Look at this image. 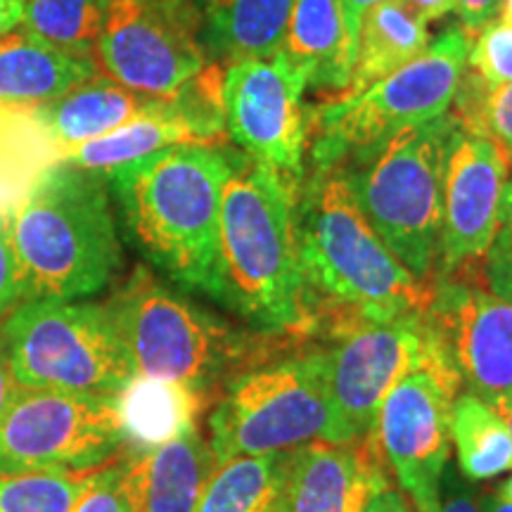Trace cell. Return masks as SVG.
<instances>
[{
  "mask_svg": "<svg viewBox=\"0 0 512 512\" xmlns=\"http://www.w3.org/2000/svg\"><path fill=\"white\" fill-rule=\"evenodd\" d=\"M242 159L230 145H178L105 176L133 249L169 283L221 306V197Z\"/></svg>",
  "mask_w": 512,
  "mask_h": 512,
  "instance_id": "obj_1",
  "label": "cell"
},
{
  "mask_svg": "<svg viewBox=\"0 0 512 512\" xmlns=\"http://www.w3.org/2000/svg\"><path fill=\"white\" fill-rule=\"evenodd\" d=\"M294 235L313 332L335 339L430 304L432 283L415 280L389 252L339 169L306 174L294 202Z\"/></svg>",
  "mask_w": 512,
  "mask_h": 512,
  "instance_id": "obj_2",
  "label": "cell"
},
{
  "mask_svg": "<svg viewBox=\"0 0 512 512\" xmlns=\"http://www.w3.org/2000/svg\"><path fill=\"white\" fill-rule=\"evenodd\" d=\"M19 304L79 302L107 290L124 266L105 176L60 162L8 216Z\"/></svg>",
  "mask_w": 512,
  "mask_h": 512,
  "instance_id": "obj_3",
  "label": "cell"
},
{
  "mask_svg": "<svg viewBox=\"0 0 512 512\" xmlns=\"http://www.w3.org/2000/svg\"><path fill=\"white\" fill-rule=\"evenodd\" d=\"M297 192L242 159L223 185L221 271L226 309L264 335L313 332L294 235Z\"/></svg>",
  "mask_w": 512,
  "mask_h": 512,
  "instance_id": "obj_4",
  "label": "cell"
},
{
  "mask_svg": "<svg viewBox=\"0 0 512 512\" xmlns=\"http://www.w3.org/2000/svg\"><path fill=\"white\" fill-rule=\"evenodd\" d=\"M458 128L448 112L401 128L366 155L335 166L389 252L425 285L439 264L444 169Z\"/></svg>",
  "mask_w": 512,
  "mask_h": 512,
  "instance_id": "obj_5",
  "label": "cell"
},
{
  "mask_svg": "<svg viewBox=\"0 0 512 512\" xmlns=\"http://www.w3.org/2000/svg\"><path fill=\"white\" fill-rule=\"evenodd\" d=\"M114 328L133 358L136 373L176 382L209 396L242 373L256 354V339L207 306L138 266L107 299Z\"/></svg>",
  "mask_w": 512,
  "mask_h": 512,
  "instance_id": "obj_6",
  "label": "cell"
},
{
  "mask_svg": "<svg viewBox=\"0 0 512 512\" xmlns=\"http://www.w3.org/2000/svg\"><path fill=\"white\" fill-rule=\"evenodd\" d=\"M472 36L453 22L422 53L354 98H332L309 114L311 171L366 155L401 128L451 112Z\"/></svg>",
  "mask_w": 512,
  "mask_h": 512,
  "instance_id": "obj_7",
  "label": "cell"
},
{
  "mask_svg": "<svg viewBox=\"0 0 512 512\" xmlns=\"http://www.w3.org/2000/svg\"><path fill=\"white\" fill-rule=\"evenodd\" d=\"M0 351L24 389L117 396L136 366L105 304L22 302L3 318Z\"/></svg>",
  "mask_w": 512,
  "mask_h": 512,
  "instance_id": "obj_8",
  "label": "cell"
},
{
  "mask_svg": "<svg viewBox=\"0 0 512 512\" xmlns=\"http://www.w3.org/2000/svg\"><path fill=\"white\" fill-rule=\"evenodd\" d=\"M328 425V358L325 351H311L230 377L209 415V446L221 465L292 451L323 439Z\"/></svg>",
  "mask_w": 512,
  "mask_h": 512,
  "instance_id": "obj_9",
  "label": "cell"
},
{
  "mask_svg": "<svg viewBox=\"0 0 512 512\" xmlns=\"http://www.w3.org/2000/svg\"><path fill=\"white\" fill-rule=\"evenodd\" d=\"M124 444L114 396L19 387L0 418V475L98 470Z\"/></svg>",
  "mask_w": 512,
  "mask_h": 512,
  "instance_id": "obj_10",
  "label": "cell"
},
{
  "mask_svg": "<svg viewBox=\"0 0 512 512\" xmlns=\"http://www.w3.org/2000/svg\"><path fill=\"white\" fill-rule=\"evenodd\" d=\"M460 387L456 368L430 330L425 363L396 382L377 413V448L415 512H439L451 456L448 420Z\"/></svg>",
  "mask_w": 512,
  "mask_h": 512,
  "instance_id": "obj_11",
  "label": "cell"
},
{
  "mask_svg": "<svg viewBox=\"0 0 512 512\" xmlns=\"http://www.w3.org/2000/svg\"><path fill=\"white\" fill-rule=\"evenodd\" d=\"M309 79L283 55L223 67L221 102L228 140L299 195L306 178Z\"/></svg>",
  "mask_w": 512,
  "mask_h": 512,
  "instance_id": "obj_12",
  "label": "cell"
},
{
  "mask_svg": "<svg viewBox=\"0 0 512 512\" xmlns=\"http://www.w3.org/2000/svg\"><path fill=\"white\" fill-rule=\"evenodd\" d=\"M95 62L145 98H174L209 67L183 0H112Z\"/></svg>",
  "mask_w": 512,
  "mask_h": 512,
  "instance_id": "obj_13",
  "label": "cell"
},
{
  "mask_svg": "<svg viewBox=\"0 0 512 512\" xmlns=\"http://www.w3.org/2000/svg\"><path fill=\"white\" fill-rule=\"evenodd\" d=\"M332 342L325 349L330 425L323 441L344 444L375 432L377 413L387 394L425 363L430 328L422 311L358 325Z\"/></svg>",
  "mask_w": 512,
  "mask_h": 512,
  "instance_id": "obj_14",
  "label": "cell"
},
{
  "mask_svg": "<svg viewBox=\"0 0 512 512\" xmlns=\"http://www.w3.org/2000/svg\"><path fill=\"white\" fill-rule=\"evenodd\" d=\"M425 320L467 392L489 403L512 394V302L465 268L434 275Z\"/></svg>",
  "mask_w": 512,
  "mask_h": 512,
  "instance_id": "obj_15",
  "label": "cell"
},
{
  "mask_svg": "<svg viewBox=\"0 0 512 512\" xmlns=\"http://www.w3.org/2000/svg\"><path fill=\"white\" fill-rule=\"evenodd\" d=\"M223 67L209 64L174 98H150L140 112L107 136L69 152V162L107 176L119 166L178 145H228L221 102Z\"/></svg>",
  "mask_w": 512,
  "mask_h": 512,
  "instance_id": "obj_16",
  "label": "cell"
},
{
  "mask_svg": "<svg viewBox=\"0 0 512 512\" xmlns=\"http://www.w3.org/2000/svg\"><path fill=\"white\" fill-rule=\"evenodd\" d=\"M512 162L494 140L458 128L444 169L437 273L484 264L494 245Z\"/></svg>",
  "mask_w": 512,
  "mask_h": 512,
  "instance_id": "obj_17",
  "label": "cell"
},
{
  "mask_svg": "<svg viewBox=\"0 0 512 512\" xmlns=\"http://www.w3.org/2000/svg\"><path fill=\"white\" fill-rule=\"evenodd\" d=\"M392 479L375 434L330 444L313 439L287 451L273 512H366Z\"/></svg>",
  "mask_w": 512,
  "mask_h": 512,
  "instance_id": "obj_18",
  "label": "cell"
},
{
  "mask_svg": "<svg viewBox=\"0 0 512 512\" xmlns=\"http://www.w3.org/2000/svg\"><path fill=\"white\" fill-rule=\"evenodd\" d=\"M214 470V453L200 427L159 446L133 448L121 460L128 512H195Z\"/></svg>",
  "mask_w": 512,
  "mask_h": 512,
  "instance_id": "obj_19",
  "label": "cell"
},
{
  "mask_svg": "<svg viewBox=\"0 0 512 512\" xmlns=\"http://www.w3.org/2000/svg\"><path fill=\"white\" fill-rule=\"evenodd\" d=\"M195 19L197 38L209 64L273 57L283 38L294 0H183Z\"/></svg>",
  "mask_w": 512,
  "mask_h": 512,
  "instance_id": "obj_20",
  "label": "cell"
},
{
  "mask_svg": "<svg viewBox=\"0 0 512 512\" xmlns=\"http://www.w3.org/2000/svg\"><path fill=\"white\" fill-rule=\"evenodd\" d=\"M98 74L95 57L74 55L15 29L0 36V100L41 105Z\"/></svg>",
  "mask_w": 512,
  "mask_h": 512,
  "instance_id": "obj_21",
  "label": "cell"
},
{
  "mask_svg": "<svg viewBox=\"0 0 512 512\" xmlns=\"http://www.w3.org/2000/svg\"><path fill=\"white\" fill-rule=\"evenodd\" d=\"M280 55L302 69L311 88L337 98L354 67L339 0H294Z\"/></svg>",
  "mask_w": 512,
  "mask_h": 512,
  "instance_id": "obj_22",
  "label": "cell"
},
{
  "mask_svg": "<svg viewBox=\"0 0 512 512\" xmlns=\"http://www.w3.org/2000/svg\"><path fill=\"white\" fill-rule=\"evenodd\" d=\"M147 100L110 76L95 74L60 98L36 105V112L67 157L88 140L107 136L136 117Z\"/></svg>",
  "mask_w": 512,
  "mask_h": 512,
  "instance_id": "obj_23",
  "label": "cell"
},
{
  "mask_svg": "<svg viewBox=\"0 0 512 512\" xmlns=\"http://www.w3.org/2000/svg\"><path fill=\"white\" fill-rule=\"evenodd\" d=\"M430 41L427 22L415 15L403 0H380L363 17L354 67L347 88L337 98H354L363 93L384 76L415 60L430 46Z\"/></svg>",
  "mask_w": 512,
  "mask_h": 512,
  "instance_id": "obj_24",
  "label": "cell"
},
{
  "mask_svg": "<svg viewBox=\"0 0 512 512\" xmlns=\"http://www.w3.org/2000/svg\"><path fill=\"white\" fill-rule=\"evenodd\" d=\"M62 159L36 105L0 100V216L8 219L38 178Z\"/></svg>",
  "mask_w": 512,
  "mask_h": 512,
  "instance_id": "obj_25",
  "label": "cell"
},
{
  "mask_svg": "<svg viewBox=\"0 0 512 512\" xmlns=\"http://www.w3.org/2000/svg\"><path fill=\"white\" fill-rule=\"evenodd\" d=\"M124 425L126 444L133 448L159 446L197 427L207 396L176 382L136 375L124 392L114 396Z\"/></svg>",
  "mask_w": 512,
  "mask_h": 512,
  "instance_id": "obj_26",
  "label": "cell"
},
{
  "mask_svg": "<svg viewBox=\"0 0 512 512\" xmlns=\"http://www.w3.org/2000/svg\"><path fill=\"white\" fill-rule=\"evenodd\" d=\"M448 434L460 475L470 482L512 472V432L489 401L460 389L451 406Z\"/></svg>",
  "mask_w": 512,
  "mask_h": 512,
  "instance_id": "obj_27",
  "label": "cell"
},
{
  "mask_svg": "<svg viewBox=\"0 0 512 512\" xmlns=\"http://www.w3.org/2000/svg\"><path fill=\"white\" fill-rule=\"evenodd\" d=\"M285 463L287 451L240 456L216 465L195 512H273Z\"/></svg>",
  "mask_w": 512,
  "mask_h": 512,
  "instance_id": "obj_28",
  "label": "cell"
},
{
  "mask_svg": "<svg viewBox=\"0 0 512 512\" xmlns=\"http://www.w3.org/2000/svg\"><path fill=\"white\" fill-rule=\"evenodd\" d=\"M112 0H27L22 29L74 55H95Z\"/></svg>",
  "mask_w": 512,
  "mask_h": 512,
  "instance_id": "obj_29",
  "label": "cell"
},
{
  "mask_svg": "<svg viewBox=\"0 0 512 512\" xmlns=\"http://www.w3.org/2000/svg\"><path fill=\"white\" fill-rule=\"evenodd\" d=\"M93 472L0 475V512H72Z\"/></svg>",
  "mask_w": 512,
  "mask_h": 512,
  "instance_id": "obj_30",
  "label": "cell"
},
{
  "mask_svg": "<svg viewBox=\"0 0 512 512\" xmlns=\"http://www.w3.org/2000/svg\"><path fill=\"white\" fill-rule=\"evenodd\" d=\"M451 114L463 131L494 140L512 162V83L486 91L463 74Z\"/></svg>",
  "mask_w": 512,
  "mask_h": 512,
  "instance_id": "obj_31",
  "label": "cell"
},
{
  "mask_svg": "<svg viewBox=\"0 0 512 512\" xmlns=\"http://www.w3.org/2000/svg\"><path fill=\"white\" fill-rule=\"evenodd\" d=\"M465 74L486 91L512 83V24L496 17L472 36Z\"/></svg>",
  "mask_w": 512,
  "mask_h": 512,
  "instance_id": "obj_32",
  "label": "cell"
},
{
  "mask_svg": "<svg viewBox=\"0 0 512 512\" xmlns=\"http://www.w3.org/2000/svg\"><path fill=\"white\" fill-rule=\"evenodd\" d=\"M72 512H128L121 491V460H110L93 472Z\"/></svg>",
  "mask_w": 512,
  "mask_h": 512,
  "instance_id": "obj_33",
  "label": "cell"
},
{
  "mask_svg": "<svg viewBox=\"0 0 512 512\" xmlns=\"http://www.w3.org/2000/svg\"><path fill=\"white\" fill-rule=\"evenodd\" d=\"M19 304L17 261L12 252L8 219L0 216V320Z\"/></svg>",
  "mask_w": 512,
  "mask_h": 512,
  "instance_id": "obj_34",
  "label": "cell"
},
{
  "mask_svg": "<svg viewBox=\"0 0 512 512\" xmlns=\"http://www.w3.org/2000/svg\"><path fill=\"white\" fill-rule=\"evenodd\" d=\"M456 15L467 34L475 36L501 15V0H456Z\"/></svg>",
  "mask_w": 512,
  "mask_h": 512,
  "instance_id": "obj_35",
  "label": "cell"
},
{
  "mask_svg": "<svg viewBox=\"0 0 512 512\" xmlns=\"http://www.w3.org/2000/svg\"><path fill=\"white\" fill-rule=\"evenodd\" d=\"M482 280L491 292L512 302V256H486Z\"/></svg>",
  "mask_w": 512,
  "mask_h": 512,
  "instance_id": "obj_36",
  "label": "cell"
},
{
  "mask_svg": "<svg viewBox=\"0 0 512 512\" xmlns=\"http://www.w3.org/2000/svg\"><path fill=\"white\" fill-rule=\"evenodd\" d=\"M439 512H482L479 501L475 496L460 484L456 472H448L444 475V486H441V503Z\"/></svg>",
  "mask_w": 512,
  "mask_h": 512,
  "instance_id": "obj_37",
  "label": "cell"
},
{
  "mask_svg": "<svg viewBox=\"0 0 512 512\" xmlns=\"http://www.w3.org/2000/svg\"><path fill=\"white\" fill-rule=\"evenodd\" d=\"M486 256H512V171L508 183H505L501 214H498V228L494 245Z\"/></svg>",
  "mask_w": 512,
  "mask_h": 512,
  "instance_id": "obj_38",
  "label": "cell"
},
{
  "mask_svg": "<svg viewBox=\"0 0 512 512\" xmlns=\"http://www.w3.org/2000/svg\"><path fill=\"white\" fill-rule=\"evenodd\" d=\"M377 3H380V0H339V5H342L344 29H347V41H349L351 57H356L358 31H361L363 17H366V12Z\"/></svg>",
  "mask_w": 512,
  "mask_h": 512,
  "instance_id": "obj_39",
  "label": "cell"
},
{
  "mask_svg": "<svg viewBox=\"0 0 512 512\" xmlns=\"http://www.w3.org/2000/svg\"><path fill=\"white\" fill-rule=\"evenodd\" d=\"M415 15L434 22V19H444L456 12V0H403Z\"/></svg>",
  "mask_w": 512,
  "mask_h": 512,
  "instance_id": "obj_40",
  "label": "cell"
},
{
  "mask_svg": "<svg viewBox=\"0 0 512 512\" xmlns=\"http://www.w3.org/2000/svg\"><path fill=\"white\" fill-rule=\"evenodd\" d=\"M366 512H415V510L401 491H396L389 486V489L380 491V494L368 503Z\"/></svg>",
  "mask_w": 512,
  "mask_h": 512,
  "instance_id": "obj_41",
  "label": "cell"
},
{
  "mask_svg": "<svg viewBox=\"0 0 512 512\" xmlns=\"http://www.w3.org/2000/svg\"><path fill=\"white\" fill-rule=\"evenodd\" d=\"M27 0H0V36L22 27Z\"/></svg>",
  "mask_w": 512,
  "mask_h": 512,
  "instance_id": "obj_42",
  "label": "cell"
},
{
  "mask_svg": "<svg viewBox=\"0 0 512 512\" xmlns=\"http://www.w3.org/2000/svg\"><path fill=\"white\" fill-rule=\"evenodd\" d=\"M19 384L15 382V377H12L8 363H5V356L3 351H0V418H3V413L8 411V406L15 399Z\"/></svg>",
  "mask_w": 512,
  "mask_h": 512,
  "instance_id": "obj_43",
  "label": "cell"
},
{
  "mask_svg": "<svg viewBox=\"0 0 512 512\" xmlns=\"http://www.w3.org/2000/svg\"><path fill=\"white\" fill-rule=\"evenodd\" d=\"M479 508H482V512H512V501L491 491V494L479 498Z\"/></svg>",
  "mask_w": 512,
  "mask_h": 512,
  "instance_id": "obj_44",
  "label": "cell"
},
{
  "mask_svg": "<svg viewBox=\"0 0 512 512\" xmlns=\"http://www.w3.org/2000/svg\"><path fill=\"white\" fill-rule=\"evenodd\" d=\"M491 406L496 408L498 415H501V418L505 420V425H508L510 432H512V394L503 396V399H498L496 403H491Z\"/></svg>",
  "mask_w": 512,
  "mask_h": 512,
  "instance_id": "obj_45",
  "label": "cell"
},
{
  "mask_svg": "<svg viewBox=\"0 0 512 512\" xmlns=\"http://www.w3.org/2000/svg\"><path fill=\"white\" fill-rule=\"evenodd\" d=\"M496 494L503 496V498H508V501H512V475H510L508 479H505V482H503L501 486H498Z\"/></svg>",
  "mask_w": 512,
  "mask_h": 512,
  "instance_id": "obj_46",
  "label": "cell"
},
{
  "mask_svg": "<svg viewBox=\"0 0 512 512\" xmlns=\"http://www.w3.org/2000/svg\"><path fill=\"white\" fill-rule=\"evenodd\" d=\"M498 17L512 24V0H501V15Z\"/></svg>",
  "mask_w": 512,
  "mask_h": 512,
  "instance_id": "obj_47",
  "label": "cell"
}]
</instances>
